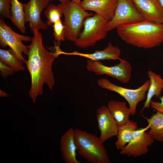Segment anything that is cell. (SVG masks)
Instances as JSON below:
<instances>
[{"label":"cell","mask_w":163,"mask_h":163,"mask_svg":"<svg viewBox=\"0 0 163 163\" xmlns=\"http://www.w3.org/2000/svg\"><path fill=\"white\" fill-rule=\"evenodd\" d=\"M97 83L100 87L116 92L125 98L129 104L131 115L134 116L138 104L146 99L150 81L149 79L146 81L141 86L134 89L117 85L106 78L98 79Z\"/></svg>","instance_id":"obj_6"},{"label":"cell","mask_w":163,"mask_h":163,"mask_svg":"<svg viewBox=\"0 0 163 163\" xmlns=\"http://www.w3.org/2000/svg\"><path fill=\"white\" fill-rule=\"evenodd\" d=\"M118 0H82L80 3L86 11H93L108 21L113 17Z\"/></svg>","instance_id":"obj_14"},{"label":"cell","mask_w":163,"mask_h":163,"mask_svg":"<svg viewBox=\"0 0 163 163\" xmlns=\"http://www.w3.org/2000/svg\"><path fill=\"white\" fill-rule=\"evenodd\" d=\"M143 117L150 125L148 132L153 139L163 142V114L157 111L149 118Z\"/></svg>","instance_id":"obj_20"},{"label":"cell","mask_w":163,"mask_h":163,"mask_svg":"<svg viewBox=\"0 0 163 163\" xmlns=\"http://www.w3.org/2000/svg\"><path fill=\"white\" fill-rule=\"evenodd\" d=\"M60 150L63 158L66 163H81L76 158L77 148L74 129L70 128L62 136Z\"/></svg>","instance_id":"obj_16"},{"label":"cell","mask_w":163,"mask_h":163,"mask_svg":"<svg viewBox=\"0 0 163 163\" xmlns=\"http://www.w3.org/2000/svg\"><path fill=\"white\" fill-rule=\"evenodd\" d=\"M82 0H72V2H75L78 4H80Z\"/></svg>","instance_id":"obj_29"},{"label":"cell","mask_w":163,"mask_h":163,"mask_svg":"<svg viewBox=\"0 0 163 163\" xmlns=\"http://www.w3.org/2000/svg\"><path fill=\"white\" fill-rule=\"evenodd\" d=\"M117 32L122 40L139 48L151 49L163 43V24L145 20L120 26Z\"/></svg>","instance_id":"obj_2"},{"label":"cell","mask_w":163,"mask_h":163,"mask_svg":"<svg viewBox=\"0 0 163 163\" xmlns=\"http://www.w3.org/2000/svg\"><path fill=\"white\" fill-rule=\"evenodd\" d=\"M61 8L64 20L65 38L74 42L79 36L84 20L93 15L80 4L72 1L63 0L58 5Z\"/></svg>","instance_id":"obj_4"},{"label":"cell","mask_w":163,"mask_h":163,"mask_svg":"<svg viewBox=\"0 0 163 163\" xmlns=\"http://www.w3.org/2000/svg\"><path fill=\"white\" fill-rule=\"evenodd\" d=\"M11 0H0V16L1 18L11 19L12 15L10 8Z\"/></svg>","instance_id":"obj_25"},{"label":"cell","mask_w":163,"mask_h":163,"mask_svg":"<svg viewBox=\"0 0 163 163\" xmlns=\"http://www.w3.org/2000/svg\"><path fill=\"white\" fill-rule=\"evenodd\" d=\"M119 60L118 64L108 66L100 61L88 59L87 61L86 68L88 71L93 72L96 75H107L122 83H128L131 78V66L126 59H120Z\"/></svg>","instance_id":"obj_7"},{"label":"cell","mask_w":163,"mask_h":163,"mask_svg":"<svg viewBox=\"0 0 163 163\" xmlns=\"http://www.w3.org/2000/svg\"><path fill=\"white\" fill-rule=\"evenodd\" d=\"M49 2L47 0H30L28 2L23 4L25 21L26 23L29 22V26L33 33L40 29H47L48 25L42 20L41 14Z\"/></svg>","instance_id":"obj_11"},{"label":"cell","mask_w":163,"mask_h":163,"mask_svg":"<svg viewBox=\"0 0 163 163\" xmlns=\"http://www.w3.org/2000/svg\"><path fill=\"white\" fill-rule=\"evenodd\" d=\"M147 73L150 83L147 91L145 101L140 113H142L145 109L150 108L152 98L154 96L159 97L161 95L163 89V78L161 76L150 70Z\"/></svg>","instance_id":"obj_17"},{"label":"cell","mask_w":163,"mask_h":163,"mask_svg":"<svg viewBox=\"0 0 163 163\" xmlns=\"http://www.w3.org/2000/svg\"><path fill=\"white\" fill-rule=\"evenodd\" d=\"M31 37L18 34L8 26L2 18L0 19V45L2 47L8 46L17 58L23 64L27 62L22 53L27 55L29 50L22 41H31Z\"/></svg>","instance_id":"obj_8"},{"label":"cell","mask_w":163,"mask_h":163,"mask_svg":"<svg viewBox=\"0 0 163 163\" xmlns=\"http://www.w3.org/2000/svg\"><path fill=\"white\" fill-rule=\"evenodd\" d=\"M44 14L47 18V23L48 26H52L55 23L61 19L63 14L61 8L58 5L52 3L48 5Z\"/></svg>","instance_id":"obj_23"},{"label":"cell","mask_w":163,"mask_h":163,"mask_svg":"<svg viewBox=\"0 0 163 163\" xmlns=\"http://www.w3.org/2000/svg\"><path fill=\"white\" fill-rule=\"evenodd\" d=\"M158 98L160 101H156L152 100L150 102V107L157 111L163 114V95H161Z\"/></svg>","instance_id":"obj_27"},{"label":"cell","mask_w":163,"mask_h":163,"mask_svg":"<svg viewBox=\"0 0 163 163\" xmlns=\"http://www.w3.org/2000/svg\"><path fill=\"white\" fill-rule=\"evenodd\" d=\"M0 94L1 97H6L8 96L7 94L1 90H0Z\"/></svg>","instance_id":"obj_28"},{"label":"cell","mask_w":163,"mask_h":163,"mask_svg":"<svg viewBox=\"0 0 163 163\" xmlns=\"http://www.w3.org/2000/svg\"><path fill=\"white\" fill-rule=\"evenodd\" d=\"M158 1L163 8V0H158Z\"/></svg>","instance_id":"obj_30"},{"label":"cell","mask_w":163,"mask_h":163,"mask_svg":"<svg viewBox=\"0 0 163 163\" xmlns=\"http://www.w3.org/2000/svg\"><path fill=\"white\" fill-rule=\"evenodd\" d=\"M47 0L49 1H53V0ZM58 0V1H60V2H62L63 0Z\"/></svg>","instance_id":"obj_31"},{"label":"cell","mask_w":163,"mask_h":163,"mask_svg":"<svg viewBox=\"0 0 163 163\" xmlns=\"http://www.w3.org/2000/svg\"><path fill=\"white\" fill-rule=\"evenodd\" d=\"M96 115L100 133L99 137L101 142L104 143L107 139L117 136L118 126L107 106L103 105L98 108Z\"/></svg>","instance_id":"obj_12"},{"label":"cell","mask_w":163,"mask_h":163,"mask_svg":"<svg viewBox=\"0 0 163 163\" xmlns=\"http://www.w3.org/2000/svg\"><path fill=\"white\" fill-rule=\"evenodd\" d=\"M138 129L137 123L130 120L118 126L117 139L115 143L117 149L120 150H121L129 142L134 132Z\"/></svg>","instance_id":"obj_19"},{"label":"cell","mask_w":163,"mask_h":163,"mask_svg":"<svg viewBox=\"0 0 163 163\" xmlns=\"http://www.w3.org/2000/svg\"><path fill=\"white\" fill-rule=\"evenodd\" d=\"M29 50L26 64L31 78V85L28 94L35 103L37 96L43 92L44 84L50 90L55 85V80L52 71L54 61L59 55L55 50L50 52L45 47L43 37L39 30L34 31Z\"/></svg>","instance_id":"obj_1"},{"label":"cell","mask_w":163,"mask_h":163,"mask_svg":"<svg viewBox=\"0 0 163 163\" xmlns=\"http://www.w3.org/2000/svg\"><path fill=\"white\" fill-rule=\"evenodd\" d=\"M150 125L141 128L134 132L129 142L120 150L119 154L129 157L137 158L149 152V146L154 142V140L149 134Z\"/></svg>","instance_id":"obj_10"},{"label":"cell","mask_w":163,"mask_h":163,"mask_svg":"<svg viewBox=\"0 0 163 163\" xmlns=\"http://www.w3.org/2000/svg\"><path fill=\"white\" fill-rule=\"evenodd\" d=\"M77 152L91 163H110L105 147L99 137L78 129H74Z\"/></svg>","instance_id":"obj_3"},{"label":"cell","mask_w":163,"mask_h":163,"mask_svg":"<svg viewBox=\"0 0 163 163\" xmlns=\"http://www.w3.org/2000/svg\"><path fill=\"white\" fill-rule=\"evenodd\" d=\"M121 51L120 48L113 46L109 42L107 46L103 50H95L91 53H84L74 51L71 53L65 52L59 49L58 51L59 55L65 54L68 55L77 56L84 57L88 59L94 61H100L101 60H120Z\"/></svg>","instance_id":"obj_15"},{"label":"cell","mask_w":163,"mask_h":163,"mask_svg":"<svg viewBox=\"0 0 163 163\" xmlns=\"http://www.w3.org/2000/svg\"><path fill=\"white\" fill-rule=\"evenodd\" d=\"M145 20L163 24V8L158 0H131Z\"/></svg>","instance_id":"obj_13"},{"label":"cell","mask_w":163,"mask_h":163,"mask_svg":"<svg viewBox=\"0 0 163 163\" xmlns=\"http://www.w3.org/2000/svg\"><path fill=\"white\" fill-rule=\"evenodd\" d=\"M0 61L11 67L15 72L24 70L23 63L11 49H0Z\"/></svg>","instance_id":"obj_22"},{"label":"cell","mask_w":163,"mask_h":163,"mask_svg":"<svg viewBox=\"0 0 163 163\" xmlns=\"http://www.w3.org/2000/svg\"><path fill=\"white\" fill-rule=\"evenodd\" d=\"M52 27L53 29V36L55 40L59 45L61 41H63L65 40V27L61 19L55 23Z\"/></svg>","instance_id":"obj_24"},{"label":"cell","mask_w":163,"mask_h":163,"mask_svg":"<svg viewBox=\"0 0 163 163\" xmlns=\"http://www.w3.org/2000/svg\"><path fill=\"white\" fill-rule=\"evenodd\" d=\"M107 107L118 126L126 123L129 120L131 111L125 102L111 100L108 102Z\"/></svg>","instance_id":"obj_18"},{"label":"cell","mask_w":163,"mask_h":163,"mask_svg":"<svg viewBox=\"0 0 163 163\" xmlns=\"http://www.w3.org/2000/svg\"><path fill=\"white\" fill-rule=\"evenodd\" d=\"M108 21L96 14L87 18L83 22L84 29L74 42L75 46L85 48L94 46L107 36L106 27Z\"/></svg>","instance_id":"obj_5"},{"label":"cell","mask_w":163,"mask_h":163,"mask_svg":"<svg viewBox=\"0 0 163 163\" xmlns=\"http://www.w3.org/2000/svg\"><path fill=\"white\" fill-rule=\"evenodd\" d=\"M11 21L13 24L22 33L26 31L25 15L23 4L18 0H11Z\"/></svg>","instance_id":"obj_21"},{"label":"cell","mask_w":163,"mask_h":163,"mask_svg":"<svg viewBox=\"0 0 163 163\" xmlns=\"http://www.w3.org/2000/svg\"><path fill=\"white\" fill-rule=\"evenodd\" d=\"M145 20L131 0H118L114 14L108 21L106 30L108 32L121 26Z\"/></svg>","instance_id":"obj_9"},{"label":"cell","mask_w":163,"mask_h":163,"mask_svg":"<svg viewBox=\"0 0 163 163\" xmlns=\"http://www.w3.org/2000/svg\"><path fill=\"white\" fill-rule=\"evenodd\" d=\"M0 71L1 75L6 78L8 76L12 75L15 72L10 67L0 61Z\"/></svg>","instance_id":"obj_26"}]
</instances>
